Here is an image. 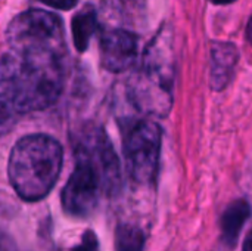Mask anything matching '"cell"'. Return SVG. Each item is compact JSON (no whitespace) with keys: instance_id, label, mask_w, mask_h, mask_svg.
I'll return each instance as SVG.
<instances>
[{"instance_id":"6da1fadb","label":"cell","mask_w":252,"mask_h":251,"mask_svg":"<svg viewBox=\"0 0 252 251\" xmlns=\"http://www.w3.org/2000/svg\"><path fill=\"white\" fill-rule=\"evenodd\" d=\"M63 58L22 55L0 56V135L24 114L52 107L63 89Z\"/></svg>"},{"instance_id":"7a4b0ae2","label":"cell","mask_w":252,"mask_h":251,"mask_svg":"<svg viewBox=\"0 0 252 251\" xmlns=\"http://www.w3.org/2000/svg\"><path fill=\"white\" fill-rule=\"evenodd\" d=\"M173 30L162 25L145 49L142 65L127 83L131 105L148 115L165 117L173 107Z\"/></svg>"},{"instance_id":"3957f363","label":"cell","mask_w":252,"mask_h":251,"mask_svg":"<svg viewBox=\"0 0 252 251\" xmlns=\"http://www.w3.org/2000/svg\"><path fill=\"white\" fill-rule=\"evenodd\" d=\"M62 161L63 149L55 138L41 133L24 136L9 155L10 185L24 201H40L55 188Z\"/></svg>"},{"instance_id":"277c9868","label":"cell","mask_w":252,"mask_h":251,"mask_svg":"<svg viewBox=\"0 0 252 251\" xmlns=\"http://www.w3.org/2000/svg\"><path fill=\"white\" fill-rule=\"evenodd\" d=\"M9 50L22 55H52L63 58L65 33L62 19L43 9L16 15L6 28Z\"/></svg>"},{"instance_id":"5b68a950","label":"cell","mask_w":252,"mask_h":251,"mask_svg":"<svg viewBox=\"0 0 252 251\" xmlns=\"http://www.w3.org/2000/svg\"><path fill=\"white\" fill-rule=\"evenodd\" d=\"M161 127L154 120H140L124 138V158L130 179L139 185L155 180L161 154Z\"/></svg>"},{"instance_id":"8992f818","label":"cell","mask_w":252,"mask_h":251,"mask_svg":"<svg viewBox=\"0 0 252 251\" xmlns=\"http://www.w3.org/2000/svg\"><path fill=\"white\" fill-rule=\"evenodd\" d=\"M75 160L86 161L99 175L106 197L121 189V169L118 155L103 129L92 126L86 129L75 143Z\"/></svg>"},{"instance_id":"52a82bcc","label":"cell","mask_w":252,"mask_h":251,"mask_svg":"<svg viewBox=\"0 0 252 251\" xmlns=\"http://www.w3.org/2000/svg\"><path fill=\"white\" fill-rule=\"evenodd\" d=\"M102 195L105 192L97 172L86 161L75 160L74 172L61 194L63 212L68 216L86 219L97 209Z\"/></svg>"},{"instance_id":"ba28073f","label":"cell","mask_w":252,"mask_h":251,"mask_svg":"<svg viewBox=\"0 0 252 251\" xmlns=\"http://www.w3.org/2000/svg\"><path fill=\"white\" fill-rule=\"evenodd\" d=\"M100 62L109 72H124L134 67L139 55L137 37L126 30L114 28L102 34L100 43Z\"/></svg>"},{"instance_id":"9c48e42d","label":"cell","mask_w":252,"mask_h":251,"mask_svg":"<svg viewBox=\"0 0 252 251\" xmlns=\"http://www.w3.org/2000/svg\"><path fill=\"white\" fill-rule=\"evenodd\" d=\"M239 50L233 43L214 41L210 56V86L216 92L224 90L235 75Z\"/></svg>"},{"instance_id":"30bf717a","label":"cell","mask_w":252,"mask_h":251,"mask_svg":"<svg viewBox=\"0 0 252 251\" xmlns=\"http://www.w3.org/2000/svg\"><path fill=\"white\" fill-rule=\"evenodd\" d=\"M251 216V206L245 200H236L227 206L220 219L221 240L227 247H235L241 231Z\"/></svg>"},{"instance_id":"8fae6325","label":"cell","mask_w":252,"mask_h":251,"mask_svg":"<svg viewBox=\"0 0 252 251\" xmlns=\"http://www.w3.org/2000/svg\"><path fill=\"white\" fill-rule=\"evenodd\" d=\"M72 30V43L78 52H84L89 47L92 37L97 30L96 12L92 6L81 9L74 18L71 24Z\"/></svg>"},{"instance_id":"7c38bea8","label":"cell","mask_w":252,"mask_h":251,"mask_svg":"<svg viewBox=\"0 0 252 251\" xmlns=\"http://www.w3.org/2000/svg\"><path fill=\"white\" fill-rule=\"evenodd\" d=\"M145 246V235L139 226L120 225L115 231V250L142 251Z\"/></svg>"},{"instance_id":"4fadbf2b","label":"cell","mask_w":252,"mask_h":251,"mask_svg":"<svg viewBox=\"0 0 252 251\" xmlns=\"http://www.w3.org/2000/svg\"><path fill=\"white\" fill-rule=\"evenodd\" d=\"M71 251H100L99 249V241H97V237L93 231H86L83 235H81V240L80 243L72 249Z\"/></svg>"},{"instance_id":"5bb4252c","label":"cell","mask_w":252,"mask_h":251,"mask_svg":"<svg viewBox=\"0 0 252 251\" xmlns=\"http://www.w3.org/2000/svg\"><path fill=\"white\" fill-rule=\"evenodd\" d=\"M38 1L59 10H71L80 3V0H38Z\"/></svg>"},{"instance_id":"9a60e30c","label":"cell","mask_w":252,"mask_h":251,"mask_svg":"<svg viewBox=\"0 0 252 251\" xmlns=\"http://www.w3.org/2000/svg\"><path fill=\"white\" fill-rule=\"evenodd\" d=\"M242 251H252V228H251V231L247 234L245 240H244Z\"/></svg>"},{"instance_id":"2e32d148","label":"cell","mask_w":252,"mask_h":251,"mask_svg":"<svg viewBox=\"0 0 252 251\" xmlns=\"http://www.w3.org/2000/svg\"><path fill=\"white\" fill-rule=\"evenodd\" d=\"M247 37H248V40L251 41V44H252V18L250 19V22H248V28H247Z\"/></svg>"},{"instance_id":"e0dca14e","label":"cell","mask_w":252,"mask_h":251,"mask_svg":"<svg viewBox=\"0 0 252 251\" xmlns=\"http://www.w3.org/2000/svg\"><path fill=\"white\" fill-rule=\"evenodd\" d=\"M210 1L214 4H229V3H233L235 0H210Z\"/></svg>"}]
</instances>
